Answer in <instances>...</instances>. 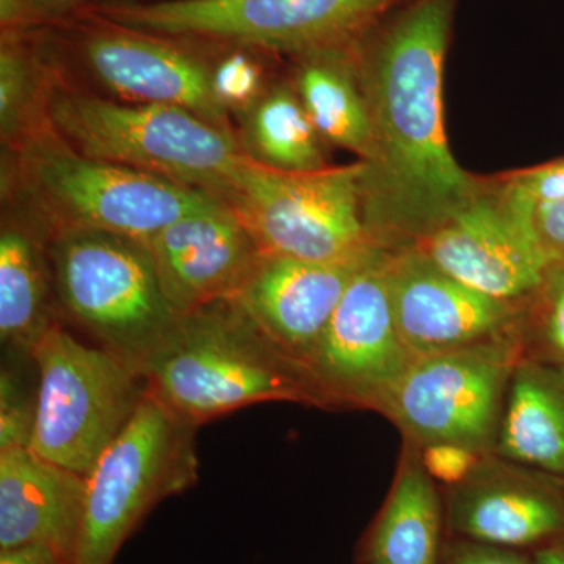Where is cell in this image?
Instances as JSON below:
<instances>
[{"instance_id": "1", "label": "cell", "mask_w": 564, "mask_h": 564, "mask_svg": "<svg viewBox=\"0 0 564 564\" xmlns=\"http://www.w3.org/2000/svg\"><path fill=\"white\" fill-rule=\"evenodd\" d=\"M455 0H415L364 54L358 76L373 128L364 221L386 250L414 247L481 192L444 124L443 79Z\"/></svg>"}, {"instance_id": "2", "label": "cell", "mask_w": 564, "mask_h": 564, "mask_svg": "<svg viewBox=\"0 0 564 564\" xmlns=\"http://www.w3.org/2000/svg\"><path fill=\"white\" fill-rule=\"evenodd\" d=\"M147 391L193 425L256 403L323 408L310 375L272 343L236 300L182 315L143 372Z\"/></svg>"}, {"instance_id": "3", "label": "cell", "mask_w": 564, "mask_h": 564, "mask_svg": "<svg viewBox=\"0 0 564 564\" xmlns=\"http://www.w3.org/2000/svg\"><path fill=\"white\" fill-rule=\"evenodd\" d=\"M47 129L74 151L199 188L228 202L247 155L232 131L170 106L47 88Z\"/></svg>"}, {"instance_id": "4", "label": "cell", "mask_w": 564, "mask_h": 564, "mask_svg": "<svg viewBox=\"0 0 564 564\" xmlns=\"http://www.w3.org/2000/svg\"><path fill=\"white\" fill-rule=\"evenodd\" d=\"M55 302L70 323L143 377L180 325L147 240L91 229L50 237Z\"/></svg>"}, {"instance_id": "5", "label": "cell", "mask_w": 564, "mask_h": 564, "mask_svg": "<svg viewBox=\"0 0 564 564\" xmlns=\"http://www.w3.org/2000/svg\"><path fill=\"white\" fill-rule=\"evenodd\" d=\"M17 180L47 239L68 229H91L148 240L217 196L165 177L98 161L57 135L35 131L18 147Z\"/></svg>"}, {"instance_id": "6", "label": "cell", "mask_w": 564, "mask_h": 564, "mask_svg": "<svg viewBox=\"0 0 564 564\" xmlns=\"http://www.w3.org/2000/svg\"><path fill=\"white\" fill-rule=\"evenodd\" d=\"M39 404L31 447L47 462L88 477L131 422L147 393L143 377L61 323L32 351Z\"/></svg>"}, {"instance_id": "7", "label": "cell", "mask_w": 564, "mask_h": 564, "mask_svg": "<svg viewBox=\"0 0 564 564\" xmlns=\"http://www.w3.org/2000/svg\"><path fill=\"white\" fill-rule=\"evenodd\" d=\"M198 426L150 392L87 477V508L76 564H113L122 544L162 500L198 478Z\"/></svg>"}, {"instance_id": "8", "label": "cell", "mask_w": 564, "mask_h": 564, "mask_svg": "<svg viewBox=\"0 0 564 564\" xmlns=\"http://www.w3.org/2000/svg\"><path fill=\"white\" fill-rule=\"evenodd\" d=\"M366 165L280 172L247 159L229 196L259 251L314 262L369 254L375 243L364 221Z\"/></svg>"}, {"instance_id": "9", "label": "cell", "mask_w": 564, "mask_h": 564, "mask_svg": "<svg viewBox=\"0 0 564 564\" xmlns=\"http://www.w3.org/2000/svg\"><path fill=\"white\" fill-rule=\"evenodd\" d=\"M399 0H155L102 6L115 28L307 55L347 46Z\"/></svg>"}, {"instance_id": "10", "label": "cell", "mask_w": 564, "mask_h": 564, "mask_svg": "<svg viewBox=\"0 0 564 564\" xmlns=\"http://www.w3.org/2000/svg\"><path fill=\"white\" fill-rule=\"evenodd\" d=\"M527 355L525 332L415 358L381 414L406 443H452L492 454L505 397Z\"/></svg>"}, {"instance_id": "11", "label": "cell", "mask_w": 564, "mask_h": 564, "mask_svg": "<svg viewBox=\"0 0 564 564\" xmlns=\"http://www.w3.org/2000/svg\"><path fill=\"white\" fill-rule=\"evenodd\" d=\"M389 251L378 250L356 274L304 362L323 408L381 413L414 361L393 321L386 280Z\"/></svg>"}, {"instance_id": "12", "label": "cell", "mask_w": 564, "mask_h": 564, "mask_svg": "<svg viewBox=\"0 0 564 564\" xmlns=\"http://www.w3.org/2000/svg\"><path fill=\"white\" fill-rule=\"evenodd\" d=\"M414 248L463 284L511 303L530 302L556 265L534 228V212L499 187L481 188Z\"/></svg>"}, {"instance_id": "13", "label": "cell", "mask_w": 564, "mask_h": 564, "mask_svg": "<svg viewBox=\"0 0 564 564\" xmlns=\"http://www.w3.org/2000/svg\"><path fill=\"white\" fill-rule=\"evenodd\" d=\"M386 280L393 321L414 359L525 332V303L475 291L417 248L389 251Z\"/></svg>"}, {"instance_id": "14", "label": "cell", "mask_w": 564, "mask_h": 564, "mask_svg": "<svg viewBox=\"0 0 564 564\" xmlns=\"http://www.w3.org/2000/svg\"><path fill=\"white\" fill-rule=\"evenodd\" d=\"M448 489L445 525L454 538L514 551L563 543L564 478L486 454Z\"/></svg>"}, {"instance_id": "15", "label": "cell", "mask_w": 564, "mask_h": 564, "mask_svg": "<svg viewBox=\"0 0 564 564\" xmlns=\"http://www.w3.org/2000/svg\"><path fill=\"white\" fill-rule=\"evenodd\" d=\"M163 292L180 315L234 299L258 261V245L221 199L147 240Z\"/></svg>"}, {"instance_id": "16", "label": "cell", "mask_w": 564, "mask_h": 564, "mask_svg": "<svg viewBox=\"0 0 564 564\" xmlns=\"http://www.w3.org/2000/svg\"><path fill=\"white\" fill-rule=\"evenodd\" d=\"M381 248L339 262L261 252L232 300L272 343L304 367L348 285Z\"/></svg>"}, {"instance_id": "17", "label": "cell", "mask_w": 564, "mask_h": 564, "mask_svg": "<svg viewBox=\"0 0 564 564\" xmlns=\"http://www.w3.org/2000/svg\"><path fill=\"white\" fill-rule=\"evenodd\" d=\"M85 65L106 90L122 101L177 107L220 128L229 113L218 101L212 66L147 33H93L84 43Z\"/></svg>"}, {"instance_id": "18", "label": "cell", "mask_w": 564, "mask_h": 564, "mask_svg": "<svg viewBox=\"0 0 564 564\" xmlns=\"http://www.w3.org/2000/svg\"><path fill=\"white\" fill-rule=\"evenodd\" d=\"M85 508L87 477L29 447L0 451V551L41 544L76 564Z\"/></svg>"}, {"instance_id": "19", "label": "cell", "mask_w": 564, "mask_h": 564, "mask_svg": "<svg viewBox=\"0 0 564 564\" xmlns=\"http://www.w3.org/2000/svg\"><path fill=\"white\" fill-rule=\"evenodd\" d=\"M492 454L564 478V366L524 356L516 367Z\"/></svg>"}, {"instance_id": "20", "label": "cell", "mask_w": 564, "mask_h": 564, "mask_svg": "<svg viewBox=\"0 0 564 564\" xmlns=\"http://www.w3.org/2000/svg\"><path fill=\"white\" fill-rule=\"evenodd\" d=\"M50 239L35 221L7 218L0 231V337L10 355L32 356L57 325Z\"/></svg>"}, {"instance_id": "21", "label": "cell", "mask_w": 564, "mask_h": 564, "mask_svg": "<svg viewBox=\"0 0 564 564\" xmlns=\"http://www.w3.org/2000/svg\"><path fill=\"white\" fill-rule=\"evenodd\" d=\"M445 508L436 481L406 443L388 499L362 544L359 564H441Z\"/></svg>"}, {"instance_id": "22", "label": "cell", "mask_w": 564, "mask_h": 564, "mask_svg": "<svg viewBox=\"0 0 564 564\" xmlns=\"http://www.w3.org/2000/svg\"><path fill=\"white\" fill-rule=\"evenodd\" d=\"M293 88L323 140L352 152L361 162L370 161L373 128L356 54L337 46L303 55Z\"/></svg>"}, {"instance_id": "23", "label": "cell", "mask_w": 564, "mask_h": 564, "mask_svg": "<svg viewBox=\"0 0 564 564\" xmlns=\"http://www.w3.org/2000/svg\"><path fill=\"white\" fill-rule=\"evenodd\" d=\"M240 148L248 159L280 172L326 169L322 137L293 85L265 88L242 115Z\"/></svg>"}, {"instance_id": "24", "label": "cell", "mask_w": 564, "mask_h": 564, "mask_svg": "<svg viewBox=\"0 0 564 564\" xmlns=\"http://www.w3.org/2000/svg\"><path fill=\"white\" fill-rule=\"evenodd\" d=\"M46 101L32 58L20 44L3 40L0 50V133L9 147H20L33 131V117Z\"/></svg>"}, {"instance_id": "25", "label": "cell", "mask_w": 564, "mask_h": 564, "mask_svg": "<svg viewBox=\"0 0 564 564\" xmlns=\"http://www.w3.org/2000/svg\"><path fill=\"white\" fill-rule=\"evenodd\" d=\"M22 355H10L0 373V451L31 447L35 429L39 381L31 384L20 366Z\"/></svg>"}, {"instance_id": "26", "label": "cell", "mask_w": 564, "mask_h": 564, "mask_svg": "<svg viewBox=\"0 0 564 564\" xmlns=\"http://www.w3.org/2000/svg\"><path fill=\"white\" fill-rule=\"evenodd\" d=\"M533 302L525 325V356L564 366V262L551 270Z\"/></svg>"}, {"instance_id": "27", "label": "cell", "mask_w": 564, "mask_h": 564, "mask_svg": "<svg viewBox=\"0 0 564 564\" xmlns=\"http://www.w3.org/2000/svg\"><path fill=\"white\" fill-rule=\"evenodd\" d=\"M215 95L228 113L236 111L240 117L258 101L263 87L258 63L245 54H231L212 68Z\"/></svg>"}, {"instance_id": "28", "label": "cell", "mask_w": 564, "mask_h": 564, "mask_svg": "<svg viewBox=\"0 0 564 564\" xmlns=\"http://www.w3.org/2000/svg\"><path fill=\"white\" fill-rule=\"evenodd\" d=\"M500 191L532 210L543 203L560 202L564 199V159L510 174Z\"/></svg>"}, {"instance_id": "29", "label": "cell", "mask_w": 564, "mask_h": 564, "mask_svg": "<svg viewBox=\"0 0 564 564\" xmlns=\"http://www.w3.org/2000/svg\"><path fill=\"white\" fill-rule=\"evenodd\" d=\"M419 451L423 467L430 477L447 488H454L469 478L486 455L466 445L452 443L423 445Z\"/></svg>"}, {"instance_id": "30", "label": "cell", "mask_w": 564, "mask_h": 564, "mask_svg": "<svg viewBox=\"0 0 564 564\" xmlns=\"http://www.w3.org/2000/svg\"><path fill=\"white\" fill-rule=\"evenodd\" d=\"M441 564H532V560L514 549L454 538L444 545Z\"/></svg>"}, {"instance_id": "31", "label": "cell", "mask_w": 564, "mask_h": 564, "mask_svg": "<svg viewBox=\"0 0 564 564\" xmlns=\"http://www.w3.org/2000/svg\"><path fill=\"white\" fill-rule=\"evenodd\" d=\"M534 228L556 263L564 262V199L543 203L534 209Z\"/></svg>"}, {"instance_id": "32", "label": "cell", "mask_w": 564, "mask_h": 564, "mask_svg": "<svg viewBox=\"0 0 564 564\" xmlns=\"http://www.w3.org/2000/svg\"><path fill=\"white\" fill-rule=\"evenodd\" d=\"M0 564H66L52 549L24 544L0 551Z\"/></svg>"}, {"instance_id": "33", "label": "cell", "mask_w": 564, "mask_h": 564, "mask_svg": "<svg viewBox=\"0 0 564 564\" xmlns=\"http://www.w3.org/2000/svg\"><path fill=\"white\" fill-rule=\"evenodd\" d=\"M32 13L29 0H0V22L3 29L18 28Z\"/></svg>"}, {"instance_id": "34", "label": "cell", "mask_w": 564, "mask_h": 564, "mask_svg": "<svg viewBox=\"0 0 564 564\" xmlns=\"http://www.w3.org/2000/svg\"><path fill=\"white\" fill-rule=\"evenodd\" d=\"M532 564H564V541L538 549L534 552Z\"/></svg>"}, {"instance_id": "35", "label": "cell", "mask_w": 564, "mask_h": 564, "mask_svg": "<svg viewBox=\"0 0 564 564\" xmlns=\"http://www.w3.org/2000/svg\"><path fill=\"white\" fill-rule=\"evenodd\" d=\"M33 13H50V11H58L70 6V3L77 2V0H29Z\"/></svg>"}]
</instances>
